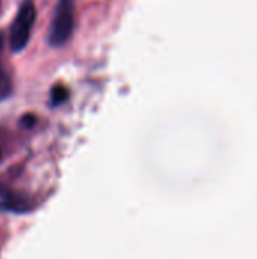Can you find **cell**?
Masks as SVG:
<instances>
[{
    "label": "cell",
    "instance_id": "3957f363",
    "mask_svg": "<svg viewBox=\"0 0 257 259\" xmlns=\"http://www.w3.org/2000/svg\"><path fill=\"white\" fill-rule=\"evenodd\" d=\"M0 206L5 209H12V211H24L26 209V202L23 197H18L6 190H0Z\"/></svg>",
    "mask_w": 257,
    "mask_h": 259
},
{
    "label": "cell",
    "instance_id": "8992f818",
    "mask_svg": "<svg viewBox=\"0 0 257 259\" xmlns=\"http://www.w3.org/2000/svg\"><path fill=\"white\" fill-rule=\"evenodd\" d=\"M2 49H3V38H2V35H0V52H2Z\"/></svg>",
    "mask_w": 257,
    "mask_h": 259
},
{
    "label": "cell",
    "instance_id": "6da1fadb",
    "mask_svg": "<svg viewBox=\"0 0 257 259\" xmlns=\"http://www.w3.org/2000/svg\"><path fill=\"white\" fill-rule=\"evenodd\" d=\"M73 2L74 0H59L56 6L52 26L48 30V42L53 47H59L65 44L73 33V27H74Z\"/></svg>",
    "mask_w": 257,
    "mask_h": 259
},
{
    "label": "cell",
    "instance_id": "277c9868",
    "mask_svg": "<svg viewBox=\"0 0 257 259\" xmlns=\"http://www.w3.org/2000/svg\"><path fill=\"white\" fill-rule=\"evenodd\" d=\"M12 93V82L9 74L5 71V68L0 65V100H5Z\"/></svg>",
    "mask_w": 257,
    "mask_h": 259
},
{
    "label": "cell",
    "instance_id": "7a4b0ae2",
    "mask_svg": "<svg viewBox=\"0 0 257 259\" xmlns=\"http://www.w3.org/2000/svg\"><path fill=\"white\" fill-rule=\"evenodd\" d=\"M36 11L32 0H24L15 15V20L11 27V49L20 52L26 47L30 38V32L35 23Z\"/></svg>",
    "mask_w": 257,
    "mask_h": 259
},
{
    "label": "cell",
    "instance_id": "5b68a950",
    "mask_svg": "<svg viewBox=\"0 0 257 259\" xmlns=\"http://www.w3.org/2000/svg\"><path fill=\"white\" fill-rule=\"evenodd\" d=\"M68 99V90L62 85H56L52 90V103L53 105H61Z\"/></svg>",
    "mask_w": 257,
    "mask_h": 259
},
{
    "label": "cell",
    "instance_id": "52a82bcc",
    "mask_svg": "<svg viewBox=\"0 0 257 259\" xmlns=\"http://www.w3.org/2000/svg\"><path fill=\"white\" fill-rule=\"evenodd\" d=\"M0 158H2V150H0Z\"/></svg>",
    "mask_w": 257,
    "mask_h": 259
}]
</instances>
